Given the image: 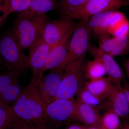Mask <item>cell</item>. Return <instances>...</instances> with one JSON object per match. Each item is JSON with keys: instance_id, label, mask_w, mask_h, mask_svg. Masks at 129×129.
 Returning <instances> with one entry per match:
<instances>
[{"instance_id": "6da1fadb", "label": "cell", "mask_w": 129, "mask_h": 129, "mask_svg": "<svg viewBox=\"0 0 129 129\" xmlns=\"http://www.w3.org/2000/svg\"><path fill=\"white\" fill-rule=\"evenodd\" d=\"M42 77L32 76L28 84L22 88L12 104L13 111L19 120L36 124L46 119L45 106L38 95L37 88Z\"/></svg>"}, {"instance_id": "7a4b0ae2", "label": "cell", "mask_w": 129, "mask_h": 129, "mask_svg": "<svg viewBox=\"0 0 129 129\" xmlns=\"http://www.w3.org/2000/svg\"><path fill=\"white\" fill-rule=\"evenodd\" d=\"M11 29L0 38V63L20 75L29 67L28 57Z\"/></svg>"}, {"instance_id": "3957f363", "label": "cell", "mask_w": 129, "mask_h": 129, "mask_svg": "<svg viewBox=\"0 0 129 129\" xmlns=\"http://www.w3.org/2000/svg\"><path fill=\"white\" fill-rule=\"evenodd\" d=\"M48 16L42 15H24L18 14L12 29L23 49L29 48L41 36Z\"/></svg>"}, {"instance_id": "277c9868", "label": "cell", "mask_w": 129, "mask_h": 129, "mask_svg": "<svg viewBox=\"0 0 129 129\" xmlns=\"http://www.w3.org/2000/svg\"><path fill=\"white\" fill-rule=\"evenodd\" d=\"M85 55H83L66 67L63 73L56 99H75V96L83 84Z\"/></svg>"}, {"instance_id": "5b68a950", "label": "cell", "mask_w": 129, "mask_h": 129, "mask_svg": "<svg viewBox=\"0 0 129 129\" xmlns=\"http://www.w3.org/2000/svg\"><path fill=\"white\" fill-rule=\"evenodd\" d=\"M80 20L75 24L72 39L69 43L68 54L62 68L63 72L67 66L86 54L90 45V33L86 26V22Z\"/></svg>"}, {"instance_id": "8992f818", "label": "cell", "mask_w": 129, "mask_h": 129, "mask_svg": "<svg viewBox=\"0 0 129 129\" xmlns=\"http://www.w3.org/2000/svg\"><path fill=\"white\" fill-rule=\"evenodd\" d=\"M74 19L63 16L60 19L47 21L42 32V37L46 43L52 47L72 34L75 24Z\"/></svg>"}, {"instance_id": "52a82bcc", "label": "cell", "mask_w": 129, "mask_h": 129, "mask_svg": "<svg viewBox=\"0 0 129 129\" xmlns=\"http://www.w3.org/2000/svg\"><path fill=\"white\" fill-rule=\"evenodd\" d=\"M128 5L129 2L127 0H88L82 7L68 16L86 22L89 18L95 14L116 11Z\"/></svg>"}, {"instance_id": "ba28073f", "label": "cell", "mask_w": 129, "mask_h": 129, "mask_svg": "<svg viewBox=\"0 0 129 129\" xmlns=\"http://www.w3.org/2000/svg\"><path fill=\"white\" fill-rule=\"evenodd\" d=\"M75 110V99H56L45 106V117L60 124L74 119Z\"/></svg>"}, {"instance_id": "9c48e42d", "label": "cell", "mask_w": 129, "mask_h": 129, "mask_svg": "<svg viewBox=\"0 0 129 129\" xmlns=\"http://www.w3.org/2000/svg\"><path fill=\"white\" fill-rule=\"evenodd\" d=\"M63 72L59 70L50 71L46 76H42L37 84V92L45 106L57 98Z\"/></svg>"}, {"instance_id": "30bf717a", "label": "cell", "mask_w": 129, "mask_h": 129, "mask_svg": "<svg viewBox=\"0 0 129 129\" xmlns=\"http://www.w3.org/2000/svg\"><path fill=\"white\" fill-rule=\"evenodd\" d=\"M51 47L41 36L29 49L28 59L29 67L32 70V76H43L44 70Z\"/></svg>"}, {"instance_id": "8fae6325", "label": "cell", "mask_w": 129, "mask_h": 129, "mask_svg": "<svg viewBox=\"0 0 129 129\" xmlns=\"http://www.w3.org/2000/svg\"><path fill=\"white\" fill-rule=\"evenodd\" d=\"M18 74L8 71L0 75V102L12 106L22 89Z\"/></svg>"}, {"instance_id": "7c38bea8", "label": "cell", "mask_w": 129, "mask_h": 129, "mask_svg": "<svg viewBox=\"0 0 129 129\" xmlns=\"http://www.w3.org/2000/svg\"><path fill=\"white\" fill-rule=\"evenodd\" d=\"M88 51L94 58L98 59L102 63L106 69L107 75L111 80L113 85H121L123 73L114 57L95 46L89 45Z\"/></svg>"}, {"instance_id": "4fadbf2b", "label": "cell", "mask_w": 129, "mask_h": 129, "mask_svg": "<svg viewBox=\"0 0 129 129\" xmlns=\"http://www.w3.org/2000/svg\"><path fill=\"white\" fill-rule=\"evenodd\" d=\"M105 106L124 119H129V106L121 85H112L106 97Z\"/></svg>"}, {"instance_id": "5bb4252c", "label": "cell", "mask_w": 129, "mask_h": 129, "mask_svg": "<svg viewBox=\"0 0 129 129\" xmlns=\"http://www.w3.org/2000/svg\"><path fill=\"white\" fill-rule=\"evenodd\" d=\"M71 35L67 36L59 44L51 48L43 70L44 73L47 70H59L63 72L62 70L63 65L68 54Z\"/></svg>"}, {"instance_id": "9a60e30c", "label": "cell", "mask_w": 129, "mask_h": 129, "mask_svg": "<svg viewBox=\"0 0 129 129\" xmlns=\"http://www.w3.org/2000/svg\"><path fill=\"white\" fill-rule=\"evenodd\" d=\"M101 117L98 108L75 100L74 119L88 126L101 128Z\"/></svg>"}, {"instance_id": "2e32d148", "label": "cell", "mask_w": 129, "mask_h": 129, "mask_svg": "<svg viewBox=\"0 0 129 129\" xmlns=\"http://www.w3.org/2000/svg\"><path fill=\"white\" fill-rule=\"evenodd\" d=\"M114 11L100 13L89 18L86 21V24L90 33L92 32L96 36L108 34L109 21Z\"/></svg>"}, {"instance_id": "e0dca14e", "label": "cell", "mask_w": 129, "mask_h": 129, "mask_svg": "<svg viewBox=\"0 0 129 129\" xmlns=\"http://www.w3.org/2000/svg\"><path fill=\"white\" fill-rule=\"evenodd\" d=\"M112 85L111 80L107 76L88 80L83 84L87 89L103 101L107 96Z\"/></svg>"}, {"instance_id": "ac0fdd59", "label": "cell", "mask_w": 129, "mask_h": 129, "mask_svg": "<svg viewBox=\"0 0 129 129\" xmlns=\"http://www.w3.org/2000/svg\"><path fill=\"white\" fill-rule=\"evenodd\" d=\"M58 0H31L29 6L19 14L24 15H42L58 6Z\"/></svg>"}, {"instance_id": "d6986e66", "label": "cell", "mask_w": 129, "mask_h": 129, "mask_svg": "<svg viewBox=\"0 0 129 129\" xmlns=\"http://www.w3.org/2000/svg\"><path fill=\"white\" fill-rule=\"evenodd\" d=\"M107 75L106 69L101 61L94 58L85 63V78L88 80L101 78Z\"/></svg>"}, {"instance_id": "ffe728a7", "label": "cell", "mask_w": 129, "mask_h": 129, "mask_svg": "<svg viewBox=\"0 0 129 129\" xmlns=\"http://www.w3.org/2000/svg\"><path fill=\"white\" fill-rule=\"evenodd\" d=\"M31 0H1L2 7L5 19L14 12L23 11L29 6Z\"/></svg>"}, {"instance_id": "44dd1931", "label": "cell", "mask_w": 129, "mask_h": 129, "mask_svg": "<svg viewBox=\"0 0 129 129\" xmlns=\"http://www.w3.org/2000/svg\"><path fill=\"white\" fill-rule=\"evenodd\" d=\"M76 96L77 98L76 100L78 101L96 108L105 106L104 101L92 94L83 85L79 89Z\"/></svg>"}, {"instance_id": "7402d4cb", "label": "cell", "mask_w": 129, "mask_h": 129, "mask_svg": "<svg viewBox=\"0 0 129 129\" xmlns=\"http://www.w3.org/2000/svg\"><path fill=\"white\" fill-rule=\"evenodd\" d=\"M19 119L11 106L0 102V129H8Z\"/></svg>"}, {"instance_id": "603a6c76", "label": "cell", "mask_w": 129, "mask_h": 129, "mask_svg": "<svg viewBox=\"0 0 129 129\" xmlns=\"http://www.w3.org/2000/svg\"><path fill=\"white\" fill-rule=\"evenodd\" d=\"M120 117L112 109H108L101 116L100 127L102 129H119L121 126Z\"/></svg>"}, {"instance_id": "cb8c5ba5", "label": "cell", "mask_w": 129, "mask_h": 129, "mask_svg": "<svg viewBox=\"0 0 129 129\" xmlns=\"http://www.w3.org/2000/svg\"><path fill=\"white\" fill-rule=\"evenodd\" d=\"M88 0H59L58 6L63 16H69L85 4Z\"/></svg>"}, {"instance_id": "d4e9b609", "label": "cell", "mask_w": 129, "mask_h": 129, "mask_svg": "<svg viewBox=\"0 0 129 129\" xmlns=\"http://www.w3.org/2000/svg\"><path fill=\"white\" fill-rule=\"evenodd\" d=\"M129 52V35L123 37H116L112 50L109 55L114 57L122 56Z\"/></svg>"}, {"instance_id": "484cf974", "label": "cell", "mask_w": 129, "mask_h": 129, "mask_svg": "<svg viewBox=\"0 0 129 129\" xmlns=\"http://www.w3.org/2000/svg\"><path fill=\"white\" fill-rule=\"evenodd\" d=\"M108 34L97 36L99 41V48L104 52L109 54L112 50L116 37H111Z\"/></svg>"}, {"instance_id": "4316f807", "label": "cell", "mask_w": 129, "mask_h": 129, "mask_svg": "<svg viewBox=\"0 0 129 129\" xmlns=\"http://www.w3.org/2000/svg\"><path fill=\"white\" fill-rule=\"evenodd\" d=\"M127 20V18L123 13L117 11H114L109 21L108 34L110 35L114 29Z\"/></svg>"}, {"instance_id": "83f0119b", "label": "cell", "mask_w": 129, "mask_h": 129, "mask_svg": "<svg viewBox=\"0 0 129 129\" xmlns=\"http://www.w3.org/2000/svg\"><path fill=\"white\" fill-rule=\"evenodd\" d=\"M113 37H123L129 35V22L128 19L122 23L111 32Z\"/></svg>"}, {"instance_id": "f1b7e54d", "label": "cell", "mask_w": 129, "mask_h": 129, "mask_svg": "<svg viewBox=\"0 0 129 129\" xmlns=\"http://www.w3.org/2000/svg\"><path fill=\"white\" fill-rule=\"evenodd\" d=\"M59 125L51 120L45 119L36 124L35 129H58Z\"/></svg>"}, {"instance_id": "f546056e", "label": "cell", "mask_w": 129, "mask_h": 129, "mask_svg": "<svg viewBox=\"0 0 129 129\" xmlns=\"http://www.w3.org/2000/svg\"><path fill=\"white\" fill-rule=\"evenodd\" d=\"M36 124L18 120L8 129H35Z\"/></svg>"}, {"instance_id": "4dcf8cb0", "label": "cell", "mask_w": 129, "mask_h": 129, "mask_svg": "<svg viewBox=\"0 0 129 129\" xmlns=\"http://www.w3.org/2000/svg\"><path fill=\"white\" fill-rule=\"evenodd\" d=\"M122 87L127 98V101L129 106V84H125L123 86H122Z\"/></svg>"}, {"instance_id": "1f68e13d", "label": "cell", "mask_w": 129, "mask_h": 129, "mask_svg": "<svg viewBox=\"0 0 129 129\" xmlns=\"http://www.w3.org/2000/svg\"><path fill=\"white\" fill-rule=\"evenodd\" d=\"M6 20V19L5 18L4 14L3 12L1 3V0H0V27Z\"/></svg>"}, {"instance_id": "d6a6232c", "label": "cell", "mask_w": 129, "mask_h": 129, "mask_svg": "<svg viewBox=\"0 0 129 129\" xmlns=\"http://www.w3.org/2000/svg\"><path fill=\"white\" fill-rule=\"evenodd\" d=\"M67 129H85V127L76 124H72L69 126Z\"/></svg>"}, {"instance_id": "836d02e7", "label": "cell", "mask_w": 129, "mask_h": 129, "mask_svg": "<svg viewBox=\"0 0 129 129\" xmlns=\"http://www.w3.org/2000/svg\"><path fill=\"white\" fill-rule=\"evenodd\" d=\"M124 67L126 73L129 79V57L125 62Z\"/></svg>"}, {"instance_id": "e575fe53", "label": "cell", "mask_w": 129, "mask_h": 129, "mask_svg": "<svg viewBox=\"0 0 129 129\" xmlns=\"http://www.w3.org/2000/svg\"><path fill=\"white\" fill-rule=\"evenodd\" d=\"M119 129H129V121H126L121 124Z\"/></svg>"}, {"instance_id": "d590c367", "label": "cell", "mask_w": 129, "mask_h": 129, "mask_svg": "<svg viewBox=\"0 0 129 129\" xmlns=\"http://www.w3.org/2000/svg\"><path fill=\"white\" fill-rule=\"evenodd\" d=\"M85 129H102L100 127H94V126H88L85 127Z\"/></svg>"}, {"instance_id": "8d00e7d4", "label": "cell", "mask_w": 129, "mask_h": 129, "mask_svg": "<svg viewBox=\"0 0 129 129\" xmlns=\"http://www.w3.org/2000/svg\"><path fill=\"white\" fill-rule=\"evenodd\" d=\"M127 1H128V2H129V0H127Z\"/></svg>"}]
</instances>
